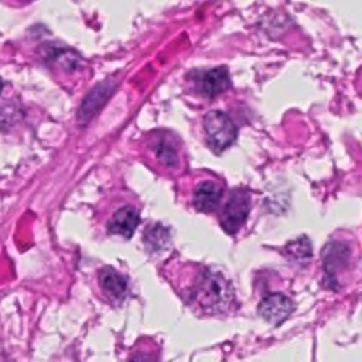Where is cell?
Here are the masks:
<instances>
[{"instance_id": "cell-3", "label": "cell", "mask_w": 362, "mask_h": 362, "mask_svg": "<svg viewBox=\"0 0 362 362\" xmlns=\"http://www.w3.org/2000/svg\"><path fill=\"white\" fill-rule=\"evenodd\" d=\"M250 209V197L246 189H236L229 197L221 216V225L228 233H235L245 223Z\"/></svg>"}, {"instance_id": "cell-5", "label": "cell", "mask_w": 362, "mask_h": 362, "mask_svg": "<svg viewBox=\"0 0 362 362\" xmlns=\"http://www.w3.org/2000/svg\"><path fill=\"white\" fill-rule=\"evenodd\" d=\"M197 88L205 96H216L218 93L223 92L229 85L228 72L223 68L209 69L198 75L197 78Z\"/></svg>"}, {"instance_id": "cell-12", "label": "cell", "mask_w": 362, "mask_h": 362, "mask_svg": "<svg viewBox=\"0 0 362 362\" xmlns=\"http://www.w3.org/2000/svg\"><path fill=\"white\" fill-rule=\"evenodd\" d=\"M157 156H160V158L164 160L167 164H174L175 163V151L170 147L157 148Z\"/></svg>"}, {"instance_id": "cell-4", "label": "cell", "mask_w": 362, "mask_h": 362, "mask_svg": "<svg viewBox=\"0 0 362 362\" xmlns=\"http://www.w3.org/2000/svg\"><path fill=\"white\" fill-rule=\"evenodd\" d=\"M294 310L293 301L281 294V293H274L266 296L257 308L259 315L266 320L270 324H279L283 320H286Z\"/></svg>"}, {"instance_id": "cell-10", "label": "cell", "mask_w": 362, "mask_h": 362, "mask_svg": "<svg viewBox=\"0 0 362 362\" xmlns=\"http://www.w3.org/2000/svg\"><path fill=\"white\" fill-rule=\"evenodd\" d=\"M167 230L161 226H156L148 233H146V243L151 250H160L167 245Z\"/></svg>"}, {"instance_id": "cell-9", "label": "cell", "mask_w": 362, "mask_h": 362, "mask_svg": "<svg viewBox=\"0 0 362 362\" xmlns=\"http://www.w3.org/2000/svg\"><path fill=\"white\" fill-rule=\"evenodd\" d=\"M324 266L327 273H334V270L344 266L349 259V249L346 245L339 242H332L324 249Z\"/></svg>"}, {"instance_id": "cell-14", "label": "cell", "mask_w": 362, "mask_h": 362, "mask_svg": "<svg viewBox=\"0 0 362 362\" xmlns=\"http://www.w3.org/2000/svg\"><path fill=\"white\" fill-rule=\"evenodd\" d=\"M1 89H3V82H1V78H0V93H1Z\"/></svg>"}, {"instance_id": "cell-15", "label": "cell", "mask_w": 362, "mask_h": 362, "mask_svg": "<svg viewBox=\"0 0 362 362\" xmlns=\"http://www.w3.org/2000/svg\"><path fill=\"white\" fill-rule=\"evenodd\" d=\"M21 1H30V0H21Z\"/></svg>"}, {"instance_id": "cell-2", "label": "cell", "mask_w": 362, "mask_h": 362, "mask_svg": "<svg viewBox=\"0 0 362 362\" xmlns=\"http://www.w3.org/2000/svg\"><path fill=\"white\" fill-rule=\"evenodd\" d=\"M204 129L208 146L218 153L228 148L236 139L233 122L219 110H212L204 117Z\"/></svg>"}, {"instance_id": "cell-6", "label": "cell", "mask_w": 362, "mask_h": 362, "mask_svg": "<svg viewBox=\"0 0 362 362\" xmlns=\"http://www.w3.org/2000/svg\"><path fill=\"white\" fill-rule=\"evenodd\" d=\"M99 284L106 297L112 301H120L127 291L126 279L112 267H103L99 272Z\"/></svg>"}, {"instance_id": "cell-11", "label": "cell", "mask_w": 362, "mask_h": 362, "mask_svg": "<svg viewBox=\"0 0 362 362\" xmlns=\"http://www.w3.org/2000/svg\"><path fill=\"white\" fill-rule=\"evenodd\" d=\"M286 249L293 259H304L311 255V246L307 238H301L298 240L291 242Z\"/></svg>"}, {"instance_id": "cell-7", "label": "cell", "mask_w": 362, "mask_h": 362, "mask_svg": "<svg viewBox=\"0 0 362 362\" xmlns=\"http://www.w3.org/2000/svg\"><path fill=\"white\" fill-rule=\"evenodd\" d=\"M221 198L222 188L214 181H204L194 191V206L201 212H212L216 209Z\"/></svg>"}, {"instance_id": "cell-1", "label": "cell", "mask_w": 362, "mask_h": 362, "mask_svg": "<svg viewBox=\"0 0 362 362\" xmlns=\"http://www.w3.org/2000/svg\"><path fill=\"white\" fill-rule=\"evenodd\" d=\"M194 297L206 313H221L228 307L232 298V291L222 276L205 273L198 281Z\"/></svg>"}, {"instance_id": "cell-13", "label": "cell", "mask_w": 362, "mask_h": 362, "mask_svg": "<svg viewBox=\"0 0 362 362\" xmlns=\"http://www.w3.org/2000/svg\"><path fill=\"white\" fill-rule=\"evenodd\" d=\"M129 362H154L153 358L148 355V354H144V352H139V354H134Z\"/></svg>"}, {"instance_id": "cell-8", "label": "cell", "mask_w": 362, "mask_h": 362, "mask_svg": "<svg viewBox=\"0 0 362 362\" xmlns=\"http://www.w3.org/2000/svg\"><path fill=\"white\" fill-rule=\"evenodd\" d=\"M139 225V212L132 206H123L116 211L109 221L107 229L110 233L120 235L123 238H130Z\"/></svg>"}]
</instances>
